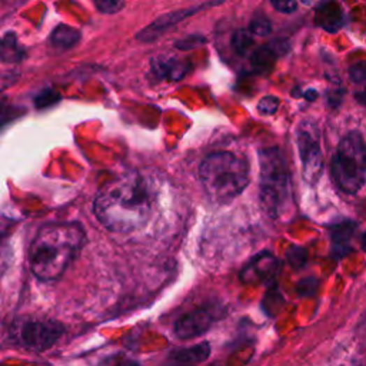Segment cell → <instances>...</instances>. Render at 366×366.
Wrapping results in <instances>:
<instances>
[{"label":"cell","instance_id":"ffe728a7","mask_svg":"<svg viewBox=\"0 0 366 366\" xmlns=\"http://www.w3.org/2000/svg\"><path fill=\"white\" fill-rule=\"evenodd\" d=\"M286 259H288V263L295 268V269H299L302 266H305V263H307V259H308V254L307 251H305L303 248L300 247H292L288 254H286Z\"/></svg>","mask_w":366,"mask_h":366},{"label":"cell","instance_id":"8fae6325","mask_svg":"<svg viewBox=\"0 0 366 366\" xmlns=\"http://www.w3.org/2000/svg\"><path fill=\"white\" fill-rule=\"evenodd\" d=\"M152 72L159 79L177 82L186 76L189 65L185 60H180L173 56H156L152 59Z\"/></svg>","mask_w":366,"mask_h":366},{"label":"cell","instance_id":"cb8c5ba5","mask_svg":"<svg viewBox=\"0 0 366 366\" xmlns=\"http://www.w3.org/2000/svg\"><path fill=\"white\" fill-rule=\"evenodd\" d=\"M272 6L282 13H293L298 9L295 0H273Z\"/></svg>","mask_w":366,"mask_h":366},{"label":"cell","instance_id":"ac0fdd59","mask_svg":"<svg viewBox=\"0 0 366 366\" xmlns=\"http://www.w3.org/2000/svg\"><path fill=\"white\" fill-rule=\"evenodd\" d=\"M254 45V35L247 29H239L232 36V47L237 54H245Z\"/></svg>","mask_w":366,"mask_h":366},{"label":"cell","instance_id":"6da1fadb","mask_svg":"<svg viewBox=\"0 0 366 366\" xmlns=\"http://www.w3.org/2000/svg\"><path fill=\"white\" fill-rule=\"evenodd\" d=\"M94 210L98 221L112 232L136 230L146 225L152 212L149 185L136 172L122 175L102 186Z\"/></svg>","mask_w":366,"mask_h":366},{"label":"cell","instance_id":"5b68a950","mask_svg":"<svg viewBox=\"0 0 366 366\" xmlns=\"http://www.w3.org/2000/svg\"><path fill=\"white\" fill-rule=\"evenodd\" d=\"M332 177L337 186L349 195L362 189L366 182V143L360 133H348L332 158Z\"/></svg>","mask_w":366,"mask_h":366},{"label":"cell","instance_id":"30bf717a","mask_svg":"<svg viewBox=\"0 0 366 366\" xmlns=\"http://www.w3.org/2000/svg\"><path fill=\"white\" fill-rule=\"evenodd\" d=\"M279 262L269 254H262L245 268V270L240 274V278L243 284L248 285L272 282L277 278Z\"/></svg>","mask_w":366,"mask_h":366},{"label":"cell","instance_id":"8992f818","mask_svg":"<svg viewBox=\"0 0 366 366\" xmlns=\"http://www.w3.org/2000/svg\"><path fill=\"white\" fill-rule=\"evenodd\" d=\"M65 328L53 319L24 318L17 321L12 328L13 339L24 349L43 352L50 349L64 337Z\"/></svg>","mask_w":366,"mask_h":366},{"label":"cell","instance_id":"44dd1931","mask_svg":"<svg viewBox=\"0 0 366 366\" xmlns=\"http://www.w3.org/2000/svg\"><path fill=\"white\" fill-rule=\"evenodd\" d=\"M95 6H96V9L101 13L113 15V13H117L119 10L124 9L125 3L124 2H117V0H101V2L95 3Z\"/></svg>","mask_w":366,"mask_h":366},{"label":"cell","instance_id":"484cf974","mask_svg":"<svg viewBox=\"0 0 366 366\" xmlns=\"http://www.w3.org/2000/svg\"><path fill=\"white\" fill-rule=\"evenodd\" d=\"M351 78L353 82H366V64H358L351 69Z\"/></svg>","mask_w":366,"mask_h":366},{"label":"cell","instance_id":"52a82bcc","mask_svg":"<svg viewBox=\"0 0 366 366\" xmlns=\"http://www.w3.org/2000/svg\"><path fill=\"white\" fill-rule=\"evenodd\" d=\"M298 149L302 162V175L309 183H316L323 169V158L318 136L307 125H302L298 132Z\"/></svg>","mask_w":366,"mask_h":366},{"label":"cell","instance_id":"2e32d148","mask_svg":"<svg viewBox=\"0 0 366 366\" xmlns=\"http://www.w3.org/2000/svg\"><path fill=\"white\" fill-rule=\"evenodd\" d=\"M277 57L278 56L273 53V50L268 45H265V46L258 47L252 53L251 64H252V68L258 73H268L272 71L274 62H277Z\"/></svg>","mask_w":366,"mask_h":366},{"label":"cell","instance_id":"d4e9b609","mask_svg":"<svg viewBox=\"0 0 366 366\" xmlns=\"http://www.w3.org/2000/svg\"><path fill=\"white\" fill-rule=\"evenodd\" d=\"M316 285L318 282L315 279H305L299 284V295L300 296H312L316 292Z\"/></svg>","mask_w":366,"mask_h":366},{"label":"cell","instance_id":"603a6c76","mask_svg":"<svg viewBox=\"0 0 366 366\" xmlns=\"http://www.w3.org/2000/svg\"><path fill=\"white\" fill-rule=\"evenodd\" d=\"M205 42H206L205 38L198 36V35H192V36H189V38H186V39L176 42V47L180 49V50H188V49L198 47V46H200V45L205 43Z\"/></svg>","mask_w":366,"mask_h":366},{"label":"cell","instance_id":"83f0119b","mask_svg":"<svg viewBox=\"0 0 366 366\" xmlns=\"http://www.w3.org/2000/svg\"><path fill=\"white\" fill-rule=\"evenodd\" d=\"M124 366H142V363H139L138 360H128Z\"/></svg>","mask_w":366,"mask_h":366},{"label":"cell","instance_id":"d6986e66","mask_svg":"<svg viewBox=\"0 0 366 366\" xmlns=\"http://www.w3.org/2000/svg\"><path fill=\"white\" fill-rule=\"evenodd\" d=\"M249 32L256 36H268L272 32V24L263 15H256L249 26Z\"/></svg>","mask_w":366,"mask_h":366},{"label":"cell","instance_id":"9a60e30c","mask_svg":"<svg viewBox=\"0 0 366 366\" xmlns=\"http://www.w3.org/2000/svg\"><path fill=\"white\" fill-rule=\"evenodd\" d=\"M24 57V49L15 34H6L0 39V60L5 64H17Z\"/></svg>","mask_w":366,"mask_h":366},{"label":"cell","instance_id":"e0dca14e","mask_svg":"<svg viewBox=\"0 0 366 366\" xmlns=\"http://www.w3.org/2000/svg\"><path fill=\"white\" fill-rule=\"evenodd\" d=\"M355 232V225L352 222H344L332 229V239L335 243V251L341 252V255L348 252V242L351 240Z\"/></svg>","mask_w":366,"mask_h":366},{"label":"cell","instance_id":"4fadbf2b","mask_svg":"<svg viewBox=\"0 0 366 366\" xmlns=\"http://www.w3.org/2000/svg\"><path fill=\"white\" fill-rule=\"evenodd\" d=\"M344 22L341 6L337 3H325L316 10V23L328 32H337Z\"/></svg>","mask_w":366,"mask_h":366},{"label":"cell","instance_id":"5bb4252c","mask_svg":"<svg viewBox=\"0 0 366 366\" xmlns=\"http://www.w3.org/2000/svg\"><path fill=\"white\" fill-rule=\"evenodd\" d=\"M80 41V32L68 24H59L50 35V43L56 49L68 50L75 47Z\"/></svg>","mask_w":366,"mask_h":366},{"label":"cell","instance_id":"4316f807","mask_svg":"<svg viewBox=\"0 0 366 366\" xmlns=\"http://www.w3.org/2000/svg\"><path fill=\"white\" fill-rule=\"evenodd\" d=\"M303 96H305V99H307V101L312 102V101H315L318 98V92L314 90V89H308L307 92H305Z\"/></svg>","mask_w":366,"mask_h":366},{"label":"cell","instance_id":"f1b7e54d","mask_svg":"<svg viewBox=\"0 0 366 366\" xmlns=\"http://www.w3.org/2000/svg\"><path fill=\"white\" fill-rule=\"evenodd\" d=\"M362 248H363V251H366V233L363 235V240H362Z\"/></svg>","mask_w":366,"mask_h":366},{"label":"cell","instance_id":"7a4b0ae2","mask_svg":"<svg viewBox=\"0 0 366 366\" xmlns=\"http://www.w3.org/2000/svg\"><path fill=\"white\" fill-rule=\"evenodd\" d=\"M85 242V230L78 224L60 222L42 226L30 245V270L39 281H57L79 256Z\"/></svg>","mask_w":366,"mask_h":366},{"label":"cell","instance_id":"277c9868","mask_svg":"<svg viewBox=\"0 0 366 366\" xmlns=\"http://www.w3.org/2000/svg\"><path fill=\"white\" fill-rule=\"evenodd\" d=\"M261 165V205L272 219L282 215L289 202V173L281 150L277 147L259 152Z\"/></svg>","mask_w":366,"mask_h":366},{"label":"cell","instance_id":"ba28073f","mask_svg":"<svg viewBox=\"0 0 366 366\" xmlns=\"http://www.w3.org/2000/svg\"><path fill=\"white\" fill-rule=\"evenodd\" d=\"M215 5L217 3H207V5H203V6H196V8H191V9H182V10H175V12L166 13V15L158 17L154 23H150L149 26H146L143 30H140V32L136 35V39L140 41V42H145V43L154 42V41L159 39L165 32H168L170 27H173L179 22L185 20L186 17L198 13L203 8L215 6Z\"/></svg>","mask_w":366,"mask_h":366},{"label":"cell","instance_id":"7c38bea8","mask_svg":"<svg viewBox=\"0 0 366 366\" xmlns=\"http://www.w3.org/2000/svg\"><path fill=\"white\" fill-rule=\"evenodd\" d=\"M210 355L207 342H202L189 348H180L173 351L168 359L166 366H198Z\"/></svg>","mask_w":366,"mask_h":366},{"label":"cell","instance_id":"7402d4cb","mask_svg":"<svg viewBox=\"0 0 366 366\" xmlns=\"http://www.w3.org/2000/svg\"><path fill=\"white\" fill-rule=\"evenodd\" d=\"M279 108V99L274 96H265L258 103V110L262 115H273Z\"/></svg>","mask_w":366,"mask_h":366},{"label":"cell","instance_id":"3957f363","mask_svg":"<svg viewBox=\"0 0 366 366\" xmlns=\"http://www.w3.org/2000/svg\"><path fill=\"white\" fill-rule=\"evenodd\" d=\"M200 180L213 200L228 202L249 185V163L230 152L212 154L200 165Z\"/></svg>","mask_w":366,"mask_h":366},{"label":"cell","instance_id":"9c48e42d","mask_svg":"<svg viewBox=\"0 0 366 366\" xmlns=\"http://www.w3.org/2000/svg\"><path fill=\"white\" fill-rule=\"evenodd\" d=\"M215 322V315L210 309H196L183 315L175 325V333L180 339H193L207 332Z\"/></svg>","mask_w":366,"mask_h":366}]
</instances>
